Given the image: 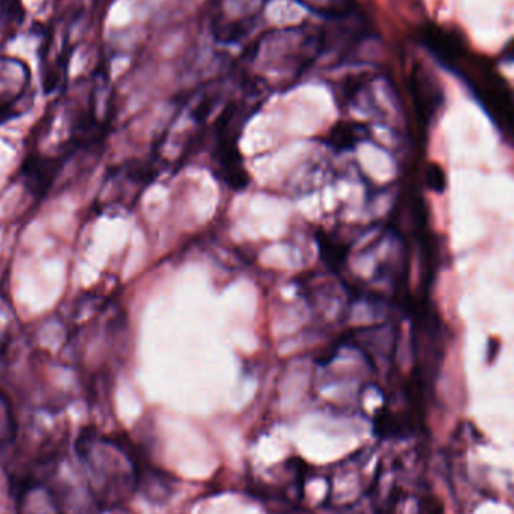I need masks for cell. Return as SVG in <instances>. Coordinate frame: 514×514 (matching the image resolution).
I'll return each mask as SVG.
<instances>
[{"mask_svg":"<svg viewBox=\"0 0 514 514\" xmlns=\"http://www.w3.org/2000/svg\"><path fill=\"white\" fill-rule=\"evenodd\" d=\"M304 5L315 13L342 17L352 8V0H304Z\"/></svg>","mask_w":514,"mask_h":514,"instance_id":"obj_3","label":"cell"},{"mask_svg":"<svg viewBox=\"0 0 514 514\" xmlns=\"http://www.w3.org/2000/svg\"><path fill=\"white\" fill-rule=\"evenodd\" d=\"M16 492L19 514H64L55 493L44 490L34 477L20 478Z\"/></svg>","mask_w":514,"mask_h":514,"instance_id":"obj_1","label":"cell"},{"mask_svg":"<svg viewBox=\"0 0 514 514\" xmlns=\"http://www.w3.org/2000/svg\"><path fill=\"white\" fill-rule=\"evenodd\" d=\"M412 97L424 121H429L442 104V91L438 80L429 70L417 65L412 71Z\"/></svg>","mask_w":514,"mask_h":514,"instance_id":"obj_2","label":"cell"},{"mask_svg":"<svg viewBox=\"0 0 514 514\" xmlns=\"http://www.w3.org/2000/svg\"><path fill=\"white\" fill-rule=\"evenodd\" d=\"M502 58H504L507 62L514 61V43L510 44V46H507L505 53H502Z\"/></svg>","mask_w":514,"mask_h":514,"instance_id":"obj_5","label":"cell"},{"mask_svg":"<svg viewBox=\"0 0 514 514\" xmlns=\"http://www.w3.org/2000/svg\"><path fill=\"white\" fill-rule=\"evenodd\" d=\"M426 181L430 190L435 193L441 194L447 190V178H445L444 170L438 164H430L427 167Z\"/></svg>","mask_w":514,"mask_h":514,"instance_id":"obj_4","label":"cell"}]
</instances>
